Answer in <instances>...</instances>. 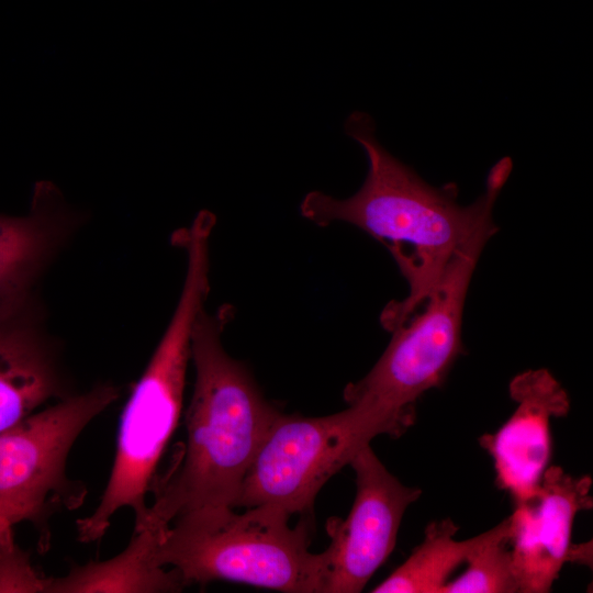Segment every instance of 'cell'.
Wrapping results in <instances>:
<instances>
[{
    "label": "cell",
    "instance_id": "8fae6325",
    "mask_svg": "<svg viewBox=\"0 0 593 593\" xmlns=\"http://www.w3.org/2000/svg\"><path fill=\"white\" fill-rule=\"evenodd\" d=\"M68 395L33 292L0 300V432Z\"/></svg>",
    "mask_w": 593,
    "mask_h": 593
},
{
    "label": "cell",
    "instance_id": "52a82bcc",
    "mask_svg": "<svg viewBox=\"0 0 593 593\" xmlns=\"http://www.w3.org/2000/svg\"><path fill=\"white\" fill-rule=\"evenodd\" d=\"M371 439L348 409L320 416L280 414L244 479L235 507L269 504L312 512L321 488Z\"/></svg>",
    "mask_w": 593,
    "mask_h": 593
},
{
    "label": "cell",
    "instance_id": "9a60e30c",
    "mask_svg": "<svg viewBox=\"0 0 593 593\" xmlns=\"http://www.w3.org/2000/svg\"><path fill=\"white\" fill-rule=\"evenodd\" d=\"M467 569L450 580L441 593L519 592L510 546V518L474 537Z\"/></svg>",
    "mask_w": 593,
    "mask_h": 593
},
{
    "label": "cell",
    "instance_id": "7c38bea8",
    "mask_svg": "<svg viewBox=\"0 0 593 593\" xmlns=\"http://www.w3.org/2000/svg\"><path fill=\"white\" fill-rule=\"evenodd\" d=\"M77 221V212L45 181L36 184L27 214H0V300L33 292Z\"/></svg>",
    "mask_w": 593,
    "mask_h": 593
},
{
    "label": "cell",
    "instance_id": "ba28073f",
    "mask_svg": "<svg viewBox=\"0 0 593 593\" xmlns=\"http://www.w3.org/2000/svg\"><path fill=\"white\" fill-rule=\"evenodd\" d=\"M349 466L356 474V496L345 519L327 521L325 593L362 591L393 551L406 508L422 494L401 483L370 445L358 450Z\"/></svg>",
    "mask_w": 593,
    "mask_h": 593
},
{
    "label": "cell",
    "instance_id": "9c48e42d",
    "mask_svg": "<svg viewBox=\"0 0 593 593\" xmlns=\"http://www.w3.org/2000/svg\"><path fill=\"white\" fill-rule=\"evenodd\" d=\"M592 479L547 467L536 491L515 502L510 546L521 593L549 592L566 562H591L592 546L572 544L575 515L593 506Z\"/></svg>",
    "mask_w": 593,
    "mask_h": 593
},
{
    "label": "cell",
    "instance_id": "8992f818",
    "mask_svg": "<svg viewBox=\"0 0 593 593\" xmlns=\"http://www.w3.org/2000/svg\"><path fill=\"white\" fill-rule=\"evenodd\" d=\"M120 389L101 383L69 394L0 432V513L42 523L78 506L86 494L67 477L68 455L83 429L114 403Z\"/></svg>",
    "mask_w": 593,
    "mask_h": 593
},
{
    "label": "cell",
    "instance_id": "3957f363",
    "mask_svg": "<svg viewBox=\"0 0 593 593\" xmlns=\"http://www.w3.org/2000/svg\"><path fill=\"white\" fill-rule=\"evenodd\" d=\"M186 256L176 310L122 412L107 486L93 513L76 522L81 542L101 539L122 508L134 512L135 527L147 513L156 468L181 413L192 328L210 291V253L191 247Z\"/></svg>",
    "mask_w": 593,
    "mask_h": 593
},
{
    "label": "cell",
    "instance_id": "30bf717a",
    "mask_svg": "<svg viewBox=\"0 0 593 593\" xmlns=\"http://www.w3.org/2000/svg\"><path fill=\"white\" fill-rule=\"evenodd\" d=\"M516 407L510 418L479 441L491 456L496 484L514 503L538 488L551 455L550 419L569 413L570 399L561 383L545 368L515 376L508 385Z\"/></svg>",
    "mask_w": 593,
    "mask_h": 593
},
{
    "label": "cell",
    "instance_id": "5bb4252c",
    "mask_svg": "<svg viewBox=\"0 0 593 593\" xmlns=\"http://www.w3.org/2000/svg\"><path fill=\"white\" fill-rule=\"evenodd\" d=\"M459 527L450 519L432 522L411 556L373 593H441L451 573L462 563L474 544V537L456 540Z\"/></svg>",
    "mask_w": 593,
    "mask_h": 593
},
{
    "label": "cell",
    "instance_id": "2e32d148",
    "mask_svg": "<svg viewBox=\"0 0 593 593\" xmlns=\"http://www.w3.org/2000/svg\"><path fill=\"white\" fill-rule=\"evenodd\" d=\"M51 578L34 569L30 556L14 542L0 553V593H47Z\"/></svg>",
    "mask_w": 593,
    "mask_h": 593
},
{
    "label": "cell",
    "instance_id": "6da1fadb",
    "mask_svg": "<svg viewBox=\"0 0 593 593\" xmlns=\"http://www.w3.org/2000/svg\"><path fill=\"white\" fill-rule=\"evenodd\" d=\"M344 127L368 160L362 186L346 199L311 191L300 212L317 226L351 224L389 250L409 286L404 299L391 301L381 312L380 324L390 333L422 306L457 251L493 219L513 161L508 156L499 159L488 172L484 192L462 205L455 182L432 186L388 152L376 137V124L368 113L353 112Z\"/></svg>",
    "mask_w": 593,
    "mask_h": 593
},
{
    "label": "cell",
    "instance_id": "7a4b0ae2",
    "mask_svg": "<svg viewBox=\"0 0 593 593\" xmlns=\"http://www.w3.org/2000/svg\"><path fill=\"white\" fill-rule=\"evenodd\" d=\"M234 316L230 304L199 313L191 334L195 379L186 412L187 444L179 466L154 484V501L134 529H164L199 510L235 507L244 479L269 429L281 414L246 365L222 344Z\"/></svg>",
    "mask_w": 593,
    "mask_h": 593
},
{
    "label": "cell",
    "instance_id": "4fadbf2b",
    "mask_svg": "<svg viewBox=\"0 0 593 593\" xmlns=\"http://www.w3.org/2000/svg\"><path fill=\"white\" fill-rule=\"evenodd\" d=\"M161 529H134L127 547L115 557L76 567L63 578H51L47 593L179 592L186 585L175 569L155 562Z\"/></svg>",
    "mask_w": 593,
    "mask_h": 593
},
{
    "label": "cell",
    "instance_id": "277c9868",
    "mask_svg": "<svg viewBox=\"0 0 593 593\" xmlns=\"http://www.w3.org/2000/svg\"><path fill=\"white\" fill-rule=\"evenodd\" d=\"M223 506L175 518L159 532L154 559L183 583L233 581L286 593H325L327 553L310 551L307 523L269 504Z\"/></svg>",
    "mask_w": 593,
    "mask_h": 593
},
{
    "label": "cell",
    "instance_id": "5b68a950",
    "mask_svg": "<svg viewBox=\"0 0 593 593\" xmlns=\"http://www.w3.org/2000/svg\"><path fill=\"white\" fill-rule=\"evenodd\" d=\"M493 221L457 251L422 306L390 332L391 339L371 370L345 388L347 409L373 438H398L412 427L419 399L445 382L465 353V304L482 250L499 230Z\"/></svg>",
    "mask_w": 593,
    "mask_h": 593
},
{
    "label": "cell",
    "instance_id": "e0dca14e",
    "mask_svg": "<svg viewBox=\"0 0 593 593\" xmlns=\"http://www.w3.org/2000/svg\"><path fill=\"white\" fill-rule=\"evenodd\" d=\"M15 524L9 516L0 513V553L14 542L12 528Z\"/></svg>",
    "mask_w": 593,
    "mask_h": 593
}]
</instances>
